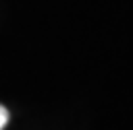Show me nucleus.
Instances as JSON below:
<instances>
[{
    "instance_id": "f257e3e1",
    "label": "nucleus",
    "mask_w": 133,
    "mask_h": 130,
    "mask_svg": "<svg viewBox=\"0 0 133 130\" xmlns=\"http://www.w3.org/2000/svg\"><path fill=\"white\" fill-rule=\"evenodd\" d=\"M6 122H8V111H6V109L0 105V130L6 126Z\"/></svg>"
}]
</instances>
